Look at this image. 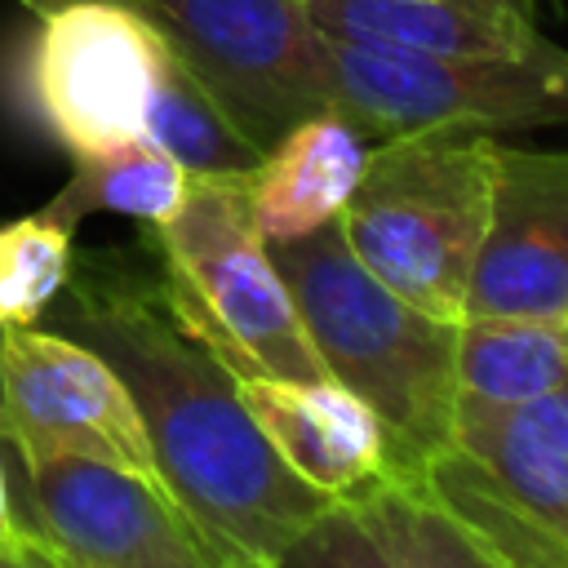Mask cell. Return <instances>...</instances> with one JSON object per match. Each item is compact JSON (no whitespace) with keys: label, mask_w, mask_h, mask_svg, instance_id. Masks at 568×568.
I'll list each match as a JSON object with an SVG mask.
<instances>
[{"label":"cell","mask_w":568,"mask_h":568,"mask_svg":"<svg viewBox=\"0 0 568 568\" xmlns=\"http://www.w3.org/2000/svg\"><path fill=\"white\" fill-rule=\"evenodd\" d=\"M49 311L58 333L93 346L124 377L164 488L231 555L275 564L333 506V497L315 493L275 457L231 368L178 315L155 240L151 257L124 248L75 257Z\"/></svg>","instance_id":"obj_1"},{"label":"cell","mask_w":568,"mask_h":568,"mask_svg":"<svg viewBox=\"0 0 568 568\" xmlns=\"http://www.w3.org/2000/svg\"><path fill=\"white\" fill-rule=\"evenodd\" d=\"M266 248L324 373L382 417L395 484H417L453 448L457 324L395 297L346 248L337 222Z\"/></svg>","instance_id":"obj_2"},{"label":"cell","mask_w":568,"mask_h":568,"mask_svg":"<svg viewBox=\"0 0 568 568\" xmlns=\"http://www.w3.org/2000/svg\"><path fill=\"white\" fill-rule=\"evenodd\" d=\"M497 138L422 129L368 146L337 217L346 248L408 306L462 324L493 213Z\"/></svg>","instance_id":"obj_3"},{"label":"cell","mask_w":568,"mask_h":568,"mask_svg":"<svg viewBox=\"0 0 568 568\" xmlns=\"http://www.w3.org/2000/svg\"><path fill=\"white\" fill-rule=\"evenodd\" d=\"M146 235L155 240L178 315L209 342L231 377H328L248 217L244 178H191L182 209Z\"/></svg>","instance_id":"obj_4"},{"label":"cell","mask_w":568,"mask_h":568,"mask_svg":"<svg viewBox=\"0 0 568 568\" xmlns=\"http://www.w3.org/2000/svg\"><path fill=\"white\" fill-rule=\"evenodd\" d=\"M320 67L328 106L373 142L422 129L497 133L568 124V53L550 40L532 53L462 58L320 36Z\"/></svg>","instance_id":"obj_5"},{"label":"cell","mask_w":568,"mask_h":568,"mask_svg":"<svg viewBox=\"0 0 568 568\" xmlns=\"http://www.w3.org/2000/svg\"><path fill=\"white\" fill-rule=\"evenodd\" d=\"M36 18L18 62L27 111L71 155L138 138L169 53L164 31L120 0H67Z\"/></svg>","instance_id":"obj_6"},{"label":"cell","mask_w":568,"mask_h":568,"mask_svg":"<svg viewBox=\"0 0 568 568\" xmlns=\"http://www.w3.org/2000/svg\"><path fill=\"white\" fill-rule=\"evenodd\" d=\"M0 439L22 466L102 462L160 479L124 377L58 328H0Z\"/></svg>","instance_id":"obj_7"},{"label":"cell","mask_w":568,"mask_h":568,"mask_svg":"<svg viewBox=\"0 0 568 568\" xmlns=\"http://www.w3.org/2000/svg\"><path fill=\"white\" fill-rule=\"evenodd\" d=\"M18 528L67 568H231L235 555L164 488L102 462L22 466Z\"/></svg>","instance_id":"obj_8"},{"label":"cell","mask_w":568,"mask_h":568,"mask_svg":"<svg viewBox=\"0 0 568 568\" xmlns=\"http://www.w3.org/2000/svg\"><path fill=\"white\" fill-rule=\"evenodd\" d=\"M146 18L257 146L328 106L302 0H146Z\"/></svg>","instance_id":"obj_9"},{"label":"cell","mask_w":568,"mask_h":568,"mask_svg":"<svg viewBox=\"0 0 568 568\" xmlns=\"http://www.w3.org/2000/svg\"><path fill=\"white\" fill-rule=\"evenodd\" d=\"M479 315L568 320V151L497 142L493 213L462 320Z\"/></svg>","instance_id":"obj_10"},{"label":"cell","mask_w":568,"mask_h":568,"mask_svg":"<svg viewBox=\"0 0 568 568\" xmlns=\"http://www.w3.org/2000/svg\"><path fill=\"white\" fill-rule=\"evenodd\" d=\"M253 426L275 457L333 501H355L395 484L382 417L342 382L315 377H235Z\"/></svg>","instance_id":"obj_11"},{"label":"cell","mask_w":568,"mask_h":568,"mask_svg":"<svg viewBox=\"0 0 568 568\" xmlns=\"http://www.w3.org/2000/svg\"><path fill=\"white\" fill-rule=\"evenodd\" d=\"M368 160V138L333 106L288 124L244 173V200L266 244L302 240L342 217Z\"/></svg>","instance_id":"obj_12"},{"label":"cell","mask_w":568,"mask_h":568,"mask_svg":"<svg viewBox=\"0 0 568 568\" xmlns=\"http://www.w3.org/2000/svg\"><path fill=\"white\" fill-rule=\"evenodd\" d=\"M302 9L320 36L368 49L501 58L546 44L519 0H302Z\"/></svg>","instance_id":"obj_13"},{"label":"cell","mask_w":568,"mask_h":568,"mask_svg":"<svg viewBox=\"0 0 568 568\" xmlns=\"http://www.w3.org/2000/svg\"><path fill=\"white\" fill-rule=\"evenodd\" d=\"M453 448L568 546V382L515 408L457 404Z\"/></svg>","instance_id":"obj_14"},{"label":"cell","mask_w":568,"mask_h":568,"mask_svg":"<svg viewBox=\"0 0 568 568\" xmlns=\"http://www.w3.org/2000/svg\"><path fill=\"white\" fill-rule=\"evenodd\" d=\"M457 404L515 408L568 382V324L479 315L457 324Z\"/></svg>","instance_id":"obj_15"},{"label":"cell","mask_w":568,"mask_h":568,"mask_svg":"<svg viewBox=\"0 0 568 568\" xmlns=\"http://www.w3.org/2000/svg\"><path fill=\"white\" fill-rule=\"evenodd\" d=\"M186 186H191V173L160 142L138 133L106 151L75 155L67 186L44 204V213L71 231L89 213H120V217H133L146 231H155L182 209Z\"/></svg>","instance_id":"obj_16"},{"label":"cell","mask_w":568,"mask_h":568,"mask_svg":"<svg viewBox=\"0 0 568 568\" xmlns=\"http://www.w3.org/2000/svg\"><path fill=\"white\" fill-rule=\"evenodd\" d=\"M142 133L160 142L191 178H244L266 151L173 49L160 62Z\"/></svg>","instance_id":"obj_17"},{"label":"cell","mask_w":568,"mask_h":568,"mask_svg":"<svg viewBox=\"0 0 568 568\" xmlns=\"http://www.w3.org/2000/svg\"><path fill=\"white\" fill-rule=\"evenodd\" d=\"M399 568H506L422 484H386L346 501Z\"/></svg>","instance_id":"obj_18"},{"label":"cell","mask_w":568,"mask_h":568,"mask_svg":"<svg viewBox=\"0 0 568 568\" xmlns=\"http://www.w3.org/2000/svg\"><path fill=\"white\" fill-rule=\"evenodd\" d=\"M75 231L44 209L0 222V328H22L49 315L75 262Z\"/></svg>","instance_id":"obj_19"},{"label":"cell","mask_w":568,"mask_h":568,"mask_svg":"<svg viewBox=\"0 0 568 568\" xmlns=\"http://www.w3.org/2000/svg\"><path fill=\"white\" fill-rule=\"evenodd\" d=\"M271 568H399V564L377 546V537L346 501H333L275 555Z\"/></svg>","instance_id":"obj_20"},{"label":"cell","mask_w":568,"mask_h":568,"mask_svg":"<svg viewBox=\"0 0 568 568\" xmlns=\"http://www.w3.org/2000/svg\"><path fill=\"white\" fill-rule=\"evenodd\" d=\"M0 568H67V564L53 559L27 528H18V541L9 550H0Z\"/></svg>","instance_id":"obj_21"},{"label":"cell","mask_w":568,"mask_h":568,"mask_svg":"<svg viewBox=\"0 0 568 568\" xmlns=\"http://www.w3.org/2000/svg\"><path fill=\"white\" fill-rule=\"evenodd\" d=\"M18 541V515H13V488L4 475V457H0V550H9Z\"/></svg>","instance_id":"obj_22"},{"label":"cell","mask_w":568,"mask_h":568,"mask_svg":"<svg viewBox=\"0 0 568 568\" xmlns=\"http://www.w3.org/2000/svg\"><path fill=\"white\" fill-rule=\"evenodd\" d=\"M18 4H27L31 13H49V9H58V4H67V0H18ZM120 4H129V9H138V13L146 18V0H120Z\"/></svg>","instance_id":"obj_23"},{"label":"cell","mask_w":568,"mask_h":568,"mask_svg":"<svg viewBox=\"0 0 568 568\" xmlns=\"http://www.w3.org/2000/svg\"><path fill=\"white\" fill-rule=\"evenodd\" d=\"M231 568H271V564H257V559H240V555H235V564H231Z\"/></svg>","instance_id":"obj_24"},{"label":"cell","mask_w":568,"mask_h":568,"mask_svg":"<svg viewBox=\"0 0 568 568\" xmlns=\"http://www.w3.org/2000/svg\"><path fill=\"white\" fill-rule=\"evenodd\" d=\"M519 4H524V9L532 13V4H559V0H519Z\"/></svg>","instance_id":"obj_25"},{"label":"cell","mask_w":568,"mask_h":568,"mask_svg":"<svg viewBox=\"0 0 568 568\" xmlns=\"http://www.w3.org/2000/svg\"><path fill=\"white\" fill-rule=\"evenodd\" d=\"M564 324H568V320H564Z\"/></svg>","instance_id":"obj_26"}]
</instances>
